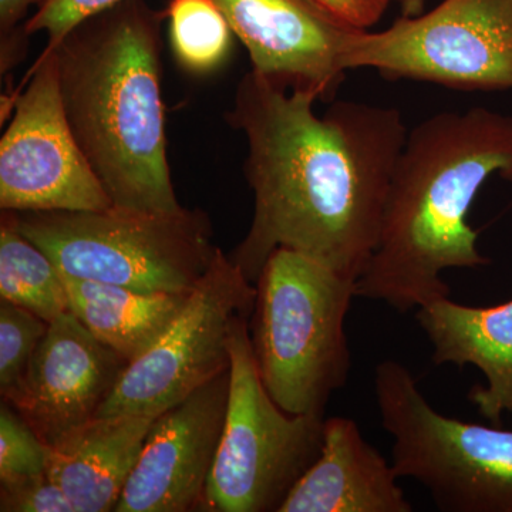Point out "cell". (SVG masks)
<instances>
[{"label": "cell", "instance_id": "cell-12", "mask_svg": "<svg viewBox=\"0 0 512 512\" xmlns=\"http://www.w3.org/2000/svg\"><path fill=\"white\" fill-rule=\"evenodd\" d=\"M229 370L158 414L116 512L200 511L217 458Z\"/></svg>", "mask_w": 512, "mask_h": 512}, {"label": "cell", "instance_id": "cell-10", "mask_svg": "<svg viewBox=\"0 0 512 512\" xmlns=\"http://www.w3.org/2000/svg\"><path fill=\"white\" fill-rule=\"evenodd\" d=\"M111 205L67 119L55 50L45 49L0 140V208L97 211Z\"/></svg>", "mask_w": 512, "mask_h": 512}, {"label": "cell", "instance_id": "cell-7", "mask_svg": "<svg viewBox=\"0 0 512 512\" xmlns=\"http://www.w3.org/2000/svg\"><path fill=\"white\" fill-rule=\"evenodd\" d=\"M320 414H289L266 392L249 339V319L232 332L229 396L217 458L200 511L278 512L318 460Z\"/></svg>", "mask_w": 512, "mask_h": 512}, {"label": "cell", "instance_id": "cell-11", "mask_svg": "<svg viewBox=\"0 0 512 512\" xmlns=\"http://www.w3.org/2000/svg\"><path fill=\"white\" fill-rule=\"evenodd\" d=\"M247 47L252 70L288 90L333 101L343 50L359 28L319 0H215Z\"/></svg>", "mask_w": 512, "mask_h": 512}, {"label": "cell", "instance_id": "cell-24", "mask_svg": "<svg viewBox=\"0 0 512 512\" xmlns=\"http://www.w3.org/2000/svg\"><path fill=\"white\" fill-rule=\"evenodd\" d=\"M340 18L359 29H369L379 23L394 0H319Z\"/></svg>", "mask_w": 512, "mask_h": 512}, {"label": "cell", "instance_id": "cell-22", "mask_svg": "<svg viewBox=\"0 0 512 512\" xmlns=\"http://www.w3.org/2000/svg\"><path fill=\"white\" fill-rule=\"evenodd\" d=\"M121 2L124 0H40L23 33L26 36L45 33L46 49H53L77 26Z\"/></svg>", "mask_w": 512, "mask_h": 512}, {"label": "cell", "instance_id": "cell-13", "mask_svg": "<svg viewBox=\"0 0 512 512\" xmlns=\"http://www.w3.org/2000/svg\"><path fill=\"white\" fill-rule=\"evenodd\" d=\"M128 362L72 312L50 322L18 396L8 402L47 446L96 419Z\"/></svg>", "mask_w": 512, "mask_h": 512}, {"label": "cell", "instance_id": "cell-23", "mask_svg": "<svg viewBox=\"0 0 512 512\" xmlns=\"http://www.w3.org/2000/svg\"><path fill=\"white\" fill-rule=\"evenodd\" d=\"M2 512H74L63 488L49 474L0 487Z\"/></svg>", "mask_w": 512, "mask_h": 512}, {"label": "cell", "instance_id": "cell-8", "mask_svg": "<svg viewBox=\"0 0 512 512\" xmlns=\"http://www.w3.org/2000/svg\"><path fill=\"white\" fill-rule=\"evenodd\" d=\"M342 64L467 92L512 90V0H443L382 32L357 30Z\"/></svg>", "mask_w": 512, "mask_h": 512}, {"label": "cell", "instance_id": "cell-3", "mask_svg": "<svg viewBox=\"0 0 512 512\" xmlns=\"http://www.w3.org/2000/svg\"><path fill=\"white\" fill-rule=\"evenodd\" d=\"M163 16L124 0L53 49L67 119L116 207L174 212L161 93Z\"/></svg>", "mask_w": 512, "mask_h": 512}, {"label": "cell", "instance_id": "cell-19", "mask_svg": "<svg viewBox=\"0 0 512 512\" xmlns=\"http://www.w3.org/2000/svg\"><path fill=\"white\" fill-rule=\"evenodd\" d=\"M165 16L175 59L188 73H212L227 62L234 32L215 0H170Z\"/></svg>", "mask_w": 512, "mask_h": 512}, {"label": "cell", "instance_id": "cell-25", "mask_svg": "<svg viewBox=\"0 0 512 512\" xmlns=\"http://www.w3.org/2000/svg\"><path fill=\"white\" fill-rule=\"evenodd\" d=\"M36 0H0V29H2V46L9 43L16 25L25 18L29 6Z\"/></svg>", "mask_w": 512, "mask_h": 512}, {"label": "cell", "instance_id": "cell-4", "mask_svg": "<svg viewBox=\"0 0 512 512\" xmlns=\"http://www.w3.org/2000/svg\"><path fill=\"white\" fill-rule=\"evenodd\" d=\"M356 279L279 248L255 282L249 339L266 392L289 414L325 416L345 387L352 353L345 322Z\"/></svg>", "mask_w": 512, "mask_h": 512}, {"label": "cell", "instance_id": "cell-9", "mask_svg": "<svg viewBox=\"0 0 512 512\" xmlns=\"http://www.w3.org/2000/svg\"><path fill=\"white\" fill-rule=\"evenodd\" d=\"M255 284L218 249L207 274L163 335L128 363L97 417H157L231 369V339L251 318Z\"/></svg>", "mask_w": 512, "mask_h": 512}, {"label": "cell", "instance_id": "cell-20", "mask_svg": "<svg viewBox=\"0 0 512 512\" xmlns=\"http://www.w3.org/2000/svg\"><path fill=\"white\" fill-rule=\"evenodd\" d=\"M49 325L35 313L0 299V396L5 402L18 396Z\"/></svg>", "mask_w": 512, "mask_h": 512}, {"label": "cell", "instance_id": "cell-14", "mask_svg": "<svg viewBox=\"0 0 512 512\" xmlns=\"http://www.w3.org/2000/svg\"><path fill=\"white\" fill-rule=\"evenodd\" d=\"M387 461L355 420L323 423L320 456L295 484L278 512H413Z\"/></svg>", "mask_w": 512, "mask_h": 512}, {"label": "cell", "instance_id": "cell-1", "mask_svg": "<svg viewBox=\"0 0 512 512\" xmlns=\"http://www.w3.org/2000/svg\"><path fill=\"white\" fill-rule=\"evenodd\" d=\"M288 90L252 70L228 123L247 138L244 173L254 192L247 237L231 259L252 284L276 249L311 256L356 279L379 242L390 181L406 141L396 107Z\"/></svg>", "mask_w": 512, "mask_h": 512}, {"label": "cell", "instance_id": "cell-21", "mask_svg": "<svg viewBox=\"0 0 512 512\" xmlns=\"http://www.w3.org/2000/svg\"><path fill=\"white\" fill-rule=\"evenodd\" d=\"M50 447L5 400L0 406V487L45 476Z\"/></svg>", "mask_w": 512, "mask_h": 512}, {"label": "cell", "instance_id": "cell-2", "mask_svg": "<svg viewBox=\"0 0 512 512\" xmlns=\"http://www.w3.org/2000/svg\"><path fill=\"white\" fill-rule=\"evenodd\" d=\"M512 183V116L471 107L443 111L407 133L394 167L379 242L356 298L400 313L450 296L448 269L491 264L468 214L491 177Z\"/></svg>", "mask_w": 512, "mask_h": 512}, {"label": "cell", "instance_id": "cell-26", "mask_svg": "<svg viewBox=\"0 0 512 512\" xmlns=\"http://www.w3.org/2000/svg\"><path fill=\"white\" fill-rule=\"evenodd\" d=\"M427 0H400V9H402V16L412 18V16H419L426 8Z\"/></svg>", "mask_w": 512, "mask_h": 512}, {"label": "cell", "instance_id": "cell-5", "mask_svg": "<svg viewBox=\"0 0 512 512\" xmlns=\"http://www.w3.org/2000/svg\"><path fill=\"white\" fill-rule=\"evenodd\" d=\"M64 275L144 292L191 293L217 255L201 210L5 212Z\"/></svg>", "mask_w": 512, "mask_h": 512}, {"label": "cell", "instance_id": "cell-27", "mask_svg": "<svg viewBox=\"0 0 512 512\" xmlns=\"http://www.w3.org/2000/svg\"><path fill=\"white\" fill-rule=\"evenodd\" d=\"M394 2L400 3V0H394Z\"/></svg>", "mask_w": 512, "mask_h": 512}, {"label": "cell", "instance_id": "cell-17", "mask_svg": "<svg viewBox=\"0 0 512 512\" xmlns=\"http://www.w3.org/2000/svg\"><path fill=\"white\" fill-rule=\"evenodd\" d=\"M63 275L70 312L128 363L173 323L190 293L144 292Z\"/></svg>", "mask_w": 512, "mask_h": 512}, {"label": "cell", "instance_id": "cell-18", "mask_svg": "<svg viewBox=\"0 0 512 512\" xmlns=\"http://www.w3.org/2000/svg\"><path fill=\"white\" fill-rule=\"evenodd\" d=\"M0 299L53 322L69 312L63 275L49 258L8 221L0 224Z\"/></svg>", "mask_w": 512, "mask_h": 512}, {"label": "cell", "instance_id": "cell-16", "mask_svg": "<svg viewBox=\"0 0 512 512\" xmlns=\"http://www.w3.org/2000/svg\"><path fill=\"white\" fill-rule=\"evenodd\" d=\"M156 417H96L50 447L47 474L74 512L116 511Z\"/></svg>", "mask_w": 512, "mask_h": 512}, {"label": "cell", "instance_id": "cell-15", "mask_svg": "<svg viewBox=\"0 0 512 512\" xmlns=\"http://www.w3.org/2000/svg\"><path fill=\"white\" fill-rule=\"evenodd\" d=\"M414 312L436 365H471L483 373L487 383L471 387L468 400L501 426L504 414H512V299L468 306L444 296Z\"/></svg>", "mask_w": 512, "mask_h": 512}, {"label": "cell", "instance_id": "cell-6", "mask_svg": "<svg viewBox=\"0 0 512 512\" xmlns=\"http://www.w3.org/2000/svg\"><path fill=\"white\" fill-rule=\"evenodd\" d=\"M373 386L397 476L443 512H512V430L437 412L399 360H382Z\"/></svg>", "mask_w": 512, "mask_h": 512}]
</instances>
